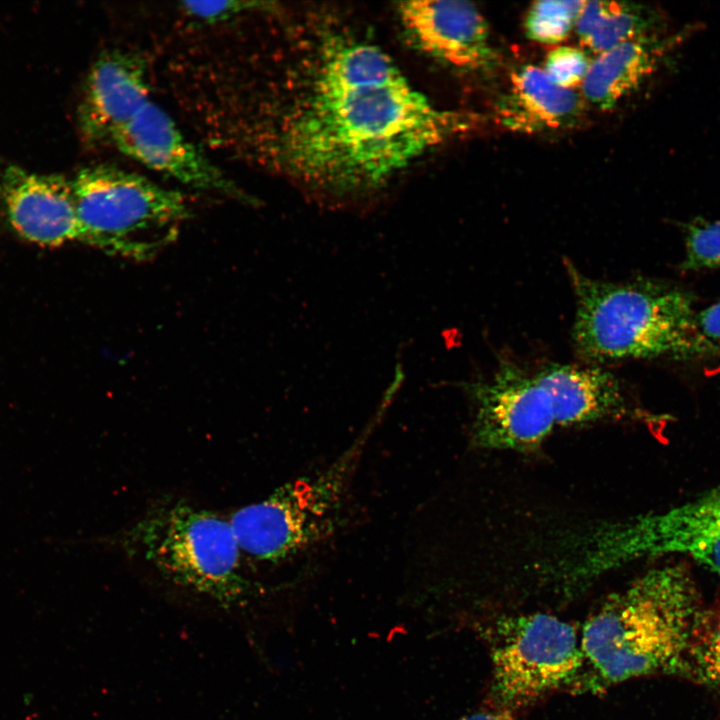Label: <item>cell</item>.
<instances>
[{
    "label": "cell",
    "instance_id": "9",
    "mask_svg": "<svg viewBox=\"0 0 720 720\" xmlns=\"http://www.w3.org/2000/svg\"><path fill=\"white\" fill-rule=\"evenodd\" d=\"M679 555L720 576V486L616 531V560Z\"/></svg>",
    "mask_w": 720,
    "mask_h": 720
},
{
    "label": "cell",
    "instance_id": "14",
    "mask_svg": "<svg viewBox=\"0 0 720 720\" xmlns=\"http://www.w3.org/2000/svg\"><path fill=\"white\" fill-rule=\"evenodd\" d=\"M536 375L550 396L557 426L633 416L621 384L605 369L550 364Z\"/></svg>",
    "mask_w": 720,
    "mask_h": 720
},
{
    "label": "cell",
    "instance_id": "7",
    "mask_svg": "<svg viewBox=\"0 0 720 720\" xmlns=\"http://www.w3.org/2000/svg\"><path fill=\"white\" fill-rule=\"evenodd\" d=\"M492 695L511 709L569 687L583 665L581 640L571 624L549 614L504 616L487 630Z\"/></svg>",
    "mask_w": 720,
    "mask_h": 720
},
{
    "label": "cell",
    "instance_id": "17",
    "mask_svg": "<svg viewBox=\"0 0 720 720\" xmlns=\"http://www.w3.org/2000/svg\"><path fill=\"white\" fill-rule=\"evenodd\" d=\"M656 16L629 2L585 1L576 21L579 41L601 54L625 41L649 35Z\"/></svg>",
    "mask_w": 720,
    "mask_h": 720
},
{
    "label": "cell",
    "instance_id": "22",
    "mask_svg": "<svg viewBox=\"0 0 720 720\" xmlns=\"http://www.w3.org/2000/svg\"><path fill=\"white\" fill-rule=\"evenodd\" d=\"M590 63L583 49L561 46L547 55L544 71L554 83L571 89L583 81Z\"/></svg>",
    "mask_w": 720,
    "mask_h": 720
},
{
    "label": "cell",
    "instance_id": "6",
    "mask_svg": "<svg viewBox=\"0 0 720 720\" xmlns=\"http://www.w3.org/2000/svg\"><path fill=\"white\" fill-rule=\"evenodd\" d=\"M364 438L321 472L286 483L228 518L242 554L276 562L328 537L336 528Z\"/></svg>",
    "mask_w": 720,
    "mask_h": 720
},
{
    "label": "cell",
    "instance_id": "11",
    "mask_svg": "<svg viewBox=\"0 0 720 720\" xmlns=\"http://www.w3.org/2000/svg\"><path fill=\"white\" fill-rule=\"evenodd\" d=\"M397 14L409 38L425 54L464 71H488L497 55L488 24L472 3L419 0L398 4Z\"/></svg>",
    "mask_w": 720,
    "mask_h": 720
},
{
    "label": "cell",
    "instance_id": "8",
    "mask_svg": "<svg viewBox=\"0 0 720 720\" xmlns=\"http://www.w3.org/2000/svg\"><path fill=\"white\" fill-rule=\"evenodd\" d=\"M470 393L475 407L472 440L482 449L530 452L557 427L550 396L536 372L510 361L473 383Z\"/></svg>",
    "mask_w": 720,
    "mask_h": 720
},
{
    "label": "cell",
    "instance_id": "21",
    "mask_svg": "<svg viewBox=\"0 0 720 720\" xmlns=\"http://www.w3.org/2000/svg\"><path fill=\"white\" fill-rule=\"evenodd\" d=\"M272 3L259 1H190L182 2L180 10L185 16L200 24H218L253 13H265L274 9Z\"/></svg>",
    "mask_w": 720,
    "mask_h": 720
},
{
    "label": "cell",
    "instance_id": "4",
    "mask_svg": "<svg viewBox=\"0 0 720 720\" xmlns=\"http://www.w3.org/2000/svg\"><path fill=\"white\" fill-rule=\"evenodd\" d=\"M122 541L127 552L142 557L168 581L225 608L249 591L230 521L212 511L183 500L162 502L136 521Z\"/></svg>",
    "mask_w": 720,
    "mask_h": 720
},
{
    "label": "cell",
    "instance_id": "20",
    "mask_svg": "<svg viewBox=\"0 0 720 720\" xmlns=\"http://www.w3.org/2000/svg\"><path fill=\"white\" fill-rule=\"evenodd\" d=\"M682 270L720 269V220L695 219L684 226Z\"/></svg>",
    "mask_w": 720,
    "mask_h": 720
},
{
    "label": "cell",
    "instance_id": "3",
    "mask_svg": "<svg viewBox=\"0 0 720 720\" xmlns=\"http://www.w3.org/2000/svg\"><path fill=\"white\" fill-rule=\"evenodd\" d=\"M566 269L575 296L572 337L584 357L698 360L720 354V345L700 331L689 292L649 280L594 279L569 262Z\"/></svg>",
    "mask_w": 720,
    "mask_h": 720
},
{
    "label": "cell",
    "instance_id": "2",
    "mask_svg": "<svg viewBox=\"0 0 720 720\" xmlns=\"http://www.w3.org/2000/svg\"><path fill=\"white\" fill-rule=\"evenodd\" d=\"M702 608L684 565L649 570L586 620L580 636L583 665L571 688L600 693L637 677L684 675L689 633Z\"/></svg>",
    "mask_w": 720,
    "mask_h": 720
},
{
    "label": "cell",
    "instance_id": "15",
    "mask_svg": "<svg viewBox=\"0 0 720 720\" xmlns=\"http://www.w3.org/2000/svg\"><path fill=\"white\" fill-rule=\"evenodd\" d=\"M582 104L577 92L554 83L544 69L526 65L511 75L495 114L505 128L531 134L575 125Z\"/></svg>",
    "mask_w": 720,
    "mask_h": 720
},
{
    "label": "cell",
    "instance_id": "10",
    "mask_svg": "<svg viewBox=\"0 0 720 720\" xmlns=\"http://www.w3.org/2000/svg\"><path fill=\"white\" fill-rule=\"evenodd\" d=\"M109 146L182 185L250 201L152 100L113 135Z\"/></svg>",
    "mask_w": 720,
    "mask_h": 720
},
{
    "label": "cell",
    "instance_id": "12",
    "mask_svg": "<svg viewBox=\"0 0 720 720\" xmlns=\"http://www.w3.org/2000/svg\"><path fill=\"white\" fill-rule=\"evenodd\" d=\"M0 203L10 227L30 243L45 247L84 243L71 179L64 175L8 165L0 172Z\"/></svg>",
    "mask_w": 720,
    "mask_h": 720
},
{
    "label": "cell",
    "instance_id": "1",
    "mask_svg": "<svg viewBox=\"0 0 720 720\" xmlns=\"http://www.w3.org/2000/svg\"><path fill=\"white\" fill-rule=\"evenodd\" d=\"M292 23L278 74L234 134L240 151L311 194L383 188L476 122L433 104L376 43L328 13Z\"/></svg>",
    "mask_w": 720,
    "mask_h": 720
},
{
    "label": "cell",
    "instance_id": "16",
    "mask_svg": "<svg viewBox=\"0 0 720 720\" xmlns=\"http://www.w3.org/2000/svg\"><path fill=\"white\" fill-rule=\"evenodd\" d=\"M667 47L665 39L649 34L598 54L582 81L585 99L612 108L656 70Z\"/></svg>",
    "mask_w": 720,
    "mask_h": 720
},
{
    "label": "cell",
    "instance_id": "23",
    "mask_svg": "<svg viewBox=\"0 0 720 720\" xmlns=\"http://www.w3.org/2000/svg\"><path fill=\"white\" fill-rule=\"evenodd\" d=\"M697 323L705 337L717 343L720 341V299L697 313Z\"/></svg>",
    "mask_w": 720,
    "mask_h": 720
},
{
    "label": "cell",
    "instance_id": "19",
    "mask_svg": "<svg viewBox=\"0 0 720 720\" xmlns=\"http://www.w3.org/2000/svg\"><path fill=\"white\" fill-rule=\"evenodd\" d=\"M585 1H538L528 10L525 19L527 36L544 44L564 40L573 26Z\"/></svg>",
    "mask_w": 720,
    "mask_h": 720
},
{
    "label": "cell",
    "instance_id": "13",
    "mask_svg": "<svg viewBox=\"0 0 720 720\" xmlns=\"http://www.w3.org/2000/svg\"><path fill=\"white\" fill-rule=\"evenodd\" d=\"M150 101L145 58L136 51L108 49L92 64L77 120L89 146L109 145L113 135Z\"/></svg>",
    "mask_w": 720,
    "mask_h": 720
},
{
    "label": "cell",
    "instance_id": "5",
    "mask_svg": "<svg viewBox=\"0 0 720 720\" xmlns=\"http://www.w3.org/2000/svg\"><path fill=\"white\" fill-rule=\"evenodd\" d=\"M71 185L84 243L107 253L151 257L190 216L177 190L113 165L82 168Z\"/></svg>",
    "mask_w": 720,
    "mask_h": 720
},
{
    "label": "cell",
    "instance_id": "24",
    "mask_svg": "<svg viewBox=\"0 0 720 720\" xmlns=\"http://www.w3.org/2000/svg\"><path fill=\"white\" fill-rule=\"evenodd\" d=\"M461 720H513V718L510 709L500 707L497 710L477 712Z\"/></svg>",
    "mask_w": 720,
    "mask_h": 720
},
{
    "label": "cell",
    "instance_id": "18",
    "mask_svg": "<svg viewBox=\"0 0 720 720\" xmlns=\"http://www.w3.org/2000/svg\"><path fill=\"white\" fill-rule=\"evenodd\" d=\"M684 675L720 691V604L702 608L688 637Z\"/></svg>",
    "mask_w": 720,
    "mask_h": 720
}]
</instances>
